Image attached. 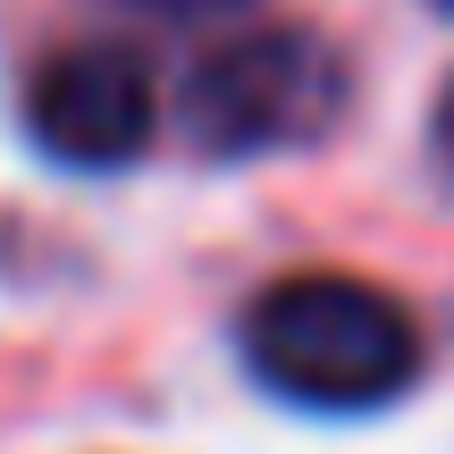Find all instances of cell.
<instances>
[{
    "label": "cell",
    "instance_id": "obj_1",
    "mask_svg": "<svg viewBox=\"0 0 454 454\" xmlns=\"http://www.w3.org/2000/svg\"><path fill=\"white\" fill-rule=\"evenodd\" d=\"M244 354L286 404L371 412L412 387L421 328L395 294L362 286V278H278L244 320Z\"/></svg>",
    "mask_w": 454,
    "mask_h": 454
},
{
    "label": "cell",
    "instance_id": "obj_2",
    "mask_svg": "<svg viewBox=\"0 0 454 454\" xmlns=\"http://www.w3.org/2000/svg\"><path fill=\"white\" fill-rule=\"evenodd\" d=\"M345 110V59L320 34L261 26L219 43L185 84V127L211 152H286L328 135Z\"/></svg>",
    "mask_w": 454,
    "mask_h": 454
},
{
    "label": "cell",
    "instance_id": "obj_3",
    "mask_svg": "<svg viewBox=\"0 0 454 454\" xmlns=\"http://www.w3.org/2000/svg\"><path fill=\"white\" fill-rule=\"evenodd\" d=\"M26 127L43 152H59L67 168H127L152 144L160 110H152V76L135 51L118 43H67L34 67L26 84Z\"/></svg>",
    "mask_w": 454,
    "mask_h": 454
},
{
    "label": "cell",
    "instance_id": "obj_4",
    "mask_svg": "<svg viewBox=\"0 0 454 454\" xmlns=\"http://www.w3.org/2000/svg\"><path fill=\"white\" fill-rule=\"evenodd\" d=\"M438 152H446V168H454V84L438 93Z\"/></svg>",
    "mask_w": 454,
    "mask_h": 454
}]
</instances>
